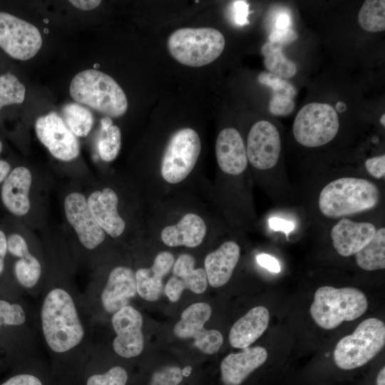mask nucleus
<instances>
[{"label": "nucleus", "mask_w": 385, "mask_h": 385, "mask_svg": "<svg viewBox=\"0 0 385 385\" xmlns=\"http://www.w3.org/2000/svg\"><path fill=\"white\" fill-rule=\"evenodd\" d=\"M41 319L48 346L57 353L67 351L83 339L84 329L71 296L56 288L44 299Z\"/></svg>", "instance_id": "f257e3e1"}, {"label": "nucleus", "mask_w": 385, "mask_h": 385, "mask_svg": "<svg viewBox=\"0 0 385 385\" xmlns=\"http://www.w3.org/2000/svg\"><path fill=\"white\" fill-rule=\"evenodd\" d=\"M379 201L380 191L374 183L364 178L343 177L322 189L318 207L324 216L339 218L371 210Z\"/></svg>", "instance_id": "f03ea898"}, {"label": "nucleus", "mask_w": 385, "mask_h": 385, "mask_svg": "<svg viewBox=\"0 0 385 385\" xmlns=\"http://www.w3.org/2000/svg\"><path fill=\"white\" fill-rule=\"evenodd\" d=\"M71 96L106 116L117 118L128 109L126 96L118 83L109 75L87 69L78 73L69 88Z\"/></svg>", "instance_id": "7ed1b4c3"}, {"label": "nucleus", "mask_w": 385, "mask_h": 385, "mask_svg": "<svg viewBox=\"0 0 385 385\" xmlns=\"http://www.w3.org/2000/svg\"><path fill=\"white\" fill-rule=\"evenodd\" d=\"M367 307L365 294L356 288L323 286L316 290L309 310L318 326L332 329L343 322L359 318Z\"/></svg>", "instance_id": "20e7f679"}, {"label": "nucleus", "mask_w": 385, "mask_h": 385, "mask_svg": "<svg viewBox=\"0 0 385 385\" xmlns=\"http://www.w3.org/2000/svg\"><path fill=\"white\" fill-rule=\"evenodd\" d=\"M225 40L222 34L213 28H182L171 34L168 48L179 63L200 67L216 60L222 53Z\"/></svg>", "instance_id": "39448f33"}, {"label": "nucleus", "mask_w": 385, "mask_h": 385, "mask_svg": "<svg viewBox=\"0 0 385 385\" xmlns=\"http://www.w3.org/2000/svg\"><path fill=\"white\" fill-rule=\"evenodd\" d=\"M384 344V323L376 318H368L351 334L338 342L334 351V360L342 369H356L375 357Z\"/></svg>", "instance_id": "423d86ee"}, {"label": "nucleus", "mask_w": 385, "mask_h": 385, "mask_svg": "<svg viewBox=\"0 0 385 385\" xmlns=\"http://www.w3.org/2000/svg\"><path fill=\"white\" fill-rule=\"evenodd\" d=\"M338 115L334 108L322 103H310L297 114L293 135L299 144L315 148L330 142L339 130Z\"/></svg>", "instance_id": "0eeeda50"}, {"label": "nucleus", "mask_w": 385, "mask_h": 385, "mask_svg": "<svg viewBox=\"0 0 385 385\" xmlns=\"http://www.w3.org/2000/svg\"><path fill=\"white\" fill-rule=\"evenodd\" d=\"M200 150V139L195 130H178L170 137L163 153L160 166L163 178L171 184L183 181L193 170Z\"/></svg>", "instance_id": "6e6552de"}, {"label": "nucleus", "mask_w": 385, "mask_h": 385, "mask_svg": "<svg viewBox=\"0 0 385 385\" xmlns=\"http://www.w3.org/2000/svg\"><path fill=\"white\" fill-rule=\"evenodd\" d=\"M41 46V33L34 25L11 14L0 12V47L8 55L26 61L36 56Z\"/></svg>", "instance_id": "1a4fd4ad"}, {"label": "nucleus", "mask_w": 385, "mask_h": 385, "mask_svg": "<svg viewBox=\"0 0 385 385\" xmlns=\"http://www.w3.org/2000/svg\"><path fill=\"white\" fill-rule=\"evenodd\" d=\"M211 307L197 302L187 307L175 324L174 334L180 339H194V345L207 354L216 353L223 343L222 334L216 329H206L204 324L210 318Z\"/></svg>", "instance_id": "9d476101"}, {"label": "nucleus", "mask_w": 385, "mask_h": 385, "mask_svg": "<svg viewBox=\"0 0 385 385\" xmlns=\"http://www.w3.org/2000/svg\"><path fill=\"white\" fill-rule=\"evenodd\" d=\"M35 131L41 143L56 159L71 161L78 156L80 145L76 136L56 113L38 118Z\"/></svg>", "instance_id": "9b49d317"}, {"label": "nucleus", "mask_w": 385, "mask_h": 385, "mask_svg": "<svg viewBox=\"0 0 385 385\" xmlns=\"http://www.w3.org/2000/svg\"><path fill=\"white\" fill-rule=\"evenodd\" d=\"M281 150L280 135L270 122L255 123L248 134L247 157L251 165L258 170H268L277 163Z\"/></svg>", "instance_id": "f8f14e48"}, {"label": "nucleus", "mask_w": 385, "mask_h": 385, "mask_svg": "<svg viewBox=\"0 0 385 385\" xmlns=\"http://www.w3.org/2000/svg\"><path fill=\"white\" fill-rule=\"evenodd\" d=\"M112 325L116 337L113 347L123 358L138 356L144 346L141 314L131 306H125L113 314Z\"/></svg>", "instance_id": "ddd939ff"}, {"label": "nucleus", "mask_w": 385, "mask_h": 385, "mask_svg": "<svg viewBox=\"0 0 385 385\" xmlns=\"http://www.w3.org/2000/svg\"><path fill=\"white\" fill-rule=\"evenodd\" d=\"M63 205L66 219L81 243L88 250L101 245L105 239V232L92 215L86 197L78 192H71L65 197Z\"/></svg>", "instance_id": "4468645a"}, {"label": "nucleus", "mask_w": 385, "mask_h": 385, "mask_svg": "<svg viewBox=\"0 0 385 385\" xmlns=\"http://www.w3.org/2000/svg\"><path fill=\"white\" fill-rule=\"evenodd\" d=\"M195 260L189 254L180 255L173 264V275L164 287V292L170 301L179 300L184 289L195 294L203 293L207 286L205 271L195 268Z\"/></svg>", "instance_id": "2eb2a0df"}, {"label": "nucleus", "mask_w": 385, "mask_h": 385, "mask_svg": "<svg viewBox=\"0 0 385 385\" xmlns=\"http://www.w3.org/2000/svg\"><path fill=\"white\" fill-rule=\"evenodd\" d=\"M376 231V227L371 222L342 218L332 228L330 237L338 254L349 257L364 247L372 240Z\"/></svg>", "instance_id": "dca6fc26"}, {"label": "nucleus", "mask_w": 385, "mask_h": 385, "mask_svg": "<svg viewBox=\"0 0 385 385\" xmlns=\"http://www.w3.org/2000/svg\"><path fill=\"white\" fill-rule=\"evenodd\" d=\"M88 205L101 229L113 237L122 235L125 222L118 211V197L109 188L92 192L87 199Z\"/></svg>", "instance_id": "f3484780"}, {"label": "nucleus", "mask_w": 385, "mask_h": 385, "mask_svg": "<svg viewBox=\"0 0 385 385\" xmlns=\"http://www.w3.org/2000/svg\"><path fill=\"white\" fill-rule=\"evenodd\" d=\"M215 154L220 168L227 174L237 175L247 168L248 160L243 140L233 128L220 131L216 140Z\"/></svg>", "instance_id": "a211bd4d"}, {"label": "nucleus", "mask_w": 385, "mask_h": 385, "mask_svg": "<svg viewBox=\"0 0 385 385\" xmlns=\"http://www.w3.org/2000/svg\"><path fill=\"white\" fill-rule=\"evenodd\" d=\"M135 273L126 267H115L110 273L106 287L101 294L104 309L114 314L128 306L130 299L136 295Z\"/></svg>", "instance_id": "6ab92c4d"}, {"label": "nucleus", "mask_w": 385, "mask_h": 385, "mask_svg": "<svg viewBox=\"0 0 385 385\" xmlns=\"http://www.w3.org/2000/svg\"><path fill=\"white\" fill-rule=\"evenodd\" d=\"M267 359V351L262 346L247 347L241 352L230 354L220 365L221 378L225 385H240Z\"/></svg>", "instance_id": "aec40b11"}, {"label": "nucleus", "mask_w": 385, "mask_h": 385, "mask_svg": "<svg viewBox=\"0 0 385 385\" xmlns=\"http://www.w3.org/2000/svg\"><path fill=\"white\" fill-rule=\"evenodd\" d=\"M31 183L30 170L23 166L14 168L4 180L1 198L4 205L12 214L23 216L29 211V194Z\"/></svg>", "instance_id": "412c9836"}, {"label": "nucleus", "mask_w": 385, "mask_h": 385, "mask_svg": "<svg viewBox=\"0 0 385 385\" xmlns=\"http://www.w3.org/2000/svg\"><path fill=\"white\" fill-rule=\"evenodd\" d=\"M240 255V246L234 241H227L206 256L204 270L210 286L220 287L228 282Z\"/></svg>", "instance_id": "4be33fe9"}, {"label": "nucleus", "mask_w": 385, "mask_h": 385, "mask_svg": "<svg viewBox=\"0 0 385 385\" xmlns=\"http://www.w3.org/2000/svg\"><path fill=\"white\" fill-rule=\"evenodd\" d=\"M175 262L170 252L158 253L150 268H140L135 274L137 293L144 299L154 302L163 292V279L170 272Z\"/></svg>", "instance_id": "5701e85b"}, {"label": "nucleus", "mask_w": 385, "mask_h": 385, "mask_svg": "<svg viewBox=\"0 0 385 385\" xmlns=\"http://www.w3.org/2000/svg\"><path fill=\"white\" fill-rule=\"evenodd\" d=\"M269 321L270 314L266 307H253L232 327L229 334L231 346L240 349L249 347L262 335Z\"/></svg>", "instance_id": "b1692460"}, {"label": "nucleus", "mask_w": 385, "mask_h": 385, "mask_svg": "<svg viewBox=\"0 0 385 385\" xmlns=\"http://www.w3.org/2000/svg\"><path fill=\"white\" fill-rule=\"evenodd\" d=\"M206 234V225L201 217L194 213L185 215L174 225L164 227L160 237L169 247L184 245L195 247L201 244Z\"/></svg>", "instance_id": "393cba45"}, {"label": "nucleus", "mask_w": 385, "mask_h": 385, "mask_svg": "<svg viewBox=\"0 0 385 385\" xmlns=\"http://www.w3.org/2000/svg\"><path fill=\"white\" fill-rule=\"evenodd\" d=\"M357 265L362 270L374 271L385 268V228L376 230L372 240L355 254Z\"/></svg>", "instance_id": "a878e982"}, {"label": "nucleus", "mask_w": 385, "mask_h": 385, "mask_svg": "<svg viewBox=\"0 0 385 385\" xmlns=\"http://www.w3.org/2000/svg\"><path fill=\"white\" fill-rule=\"evenodd\" d=\"M261 52L265 57L264 64L270 73L282 78L296 74V64L284 55L282 46L268 41L262 46Z\"/></svg>", "instance_id": "bb28decb"}, {"label": "nucleus", "mask_w": 385, "mask_h": 385, "mask_svg": "<svg viewBox=\"0 0 385 385\" xmlns=\"http://www.w3.org/2000/svg\"><path fill=\"white\" fill-rule=\"evenodd\" d=\"M63 120L70 130L78 137H86L90 133L93 117L91 112L78 103H69L62 108Z\"/></svg>", "instance_id": "cd10ccee"}, {"label": "nucleus", "mask_w": 385, "mask_h": 385, "mask_svg": "<svg viewBox=\"0 0 385 385\" xmlns=\"http://www.w3.org/2000/svg\"><path fill=\"white\" fill-rule=\"evenodd\" d=\"M102 136L98 143V151L102 160L111 162L118 155L121 146L120 128L113 125L110 117L106 116L101 120Z\"/></svg>", "instance_id": "c85d7f7f"}, {"label": "nucleus", "mask_w": 385, "mask_h": 385, "mask_svg": "<svg viewBox=\"0 0 385 385\" xmlns=\"http://www.w3.org/2000/svg\"><path fill=\"white\" fill-rule=\"evenodd\" d=\"M360 26L369 32H379L385 29V1L366 0L358 14Z\"/></svg>", "instance_id": "c756f323"}, {"label": "nucleus", "mask_w": 385, "mask_h": 385, "mask_svg": "<svg viewBox=\"0 0 385 385\" xmlns=\"http://www.w3.org/2000/svg\"><path fill=\"white\" fill-rule=\"evenodd\" d=\"M14 273L22 286L31 288L36 284L40 278L41 265L37 258L29 253L16 262Z\"/></svg>", "instance_id": "7c9ffc66"}, {"label": "nucleus", "mask_w": 385, "mask_h": 385, "mask_svg": "<svg viewBox=\"0 0 385 385\" xmlns=\"http://www.w3.org/2000/svg\"><path fill=\"white\" fill-rule=\"evenodd\" d=\"M26 88L16 76L6 73L0 76V109L7 105L21 103Z\"/></svg>", "instance_id": "2f4dec72"}, {"label": "nucleus", "mask_w": 385, "mask_h": 385, "mask_svg": "<svg viewBox=\"0 0 385 385\" xmlns=\"http://www.w3.org/2000/svg\"><path fill=\"white\" fill-rule=\"evenodd\" d=\"M260 83L271 88L273 94L287 96L293 98L296 94V88L289 82L270 72H262L257 76Z\"/></svg>", "instance_id": "473e14b6"}, {"label": "nucleus", "mask_w": 385, "mask_h": 385, "mask_svg": "<svg viewBox=\"0 0 385 385\" xmlns=\"http://www.w3.org/2000/svg\"><path fill=\"white\" fill-rule=\"evenodd\" d=\"M128 379L126 371L120 366H113L102 374L90 376L86 385H125Z\"/></svg>", "instance_id": "72a5a7b5"}, {"label": "nucleus", "mask_w": 385, "mask_h": 385, "mask_svg": "<svg viewBox=\"0 0 385 385\" xmlns=\"http://www.w3.org/2000/svg\"><path fill=\"white\" fill-rule=\"evenodd\" d=\"M25 321L26 314L21 305L0 300V327L4 324L18 326Z\"/></svg>", "instance_id": "f704fd0d"}, {"label": "nucleus", "mask_w": 385, "mask_h": 385, "mask_svg": "<svg viewBox=\"0 0 385 385\" xmlns=\"http://www.w3.org/2000/svg\"><path fill=\"white\" fill-rule=\"evenodd\" d=\"M183 377L182 370L179 367L166 366L153 374L150 385H178Z\"/></svg>", "instance_id": "c9c22d12"}, {"label": "nucleus", "mask_w": 385, "mask_h": 385, "mask_svg": "<svg viewBox=\"0 0 385 385\" xmlns=\"http://www.w3.org/2000/svg\"><path fill=\"white\" fill-rule=\"evenodd\" d=\"M295 103L293 98L273 94L269 103V110L275 115H287L293 112Z\"/></svg>", "instance_id": "e433bc0d"}, {"label": "nucleus", "mask_w": 385, "mask_h": 385, "mask_svg": "<svg viewBox=\"0 0 385 385\" xmlns=\"http://www.w3.org/2000/svg\"><path fill=\"white\" fill-rule=\"evenodd\" d=\"M7 250L13 255L21 258L29 254L28 245L19 234H11L7 239Z\"/></svg>", "instance_id": "4c0bfd02"}, {"label": "nucleus", "mask_w": 385, "mask_h": 385, "mask_svg": "<svg viewBox=\"0 0 385 385\" xmlns=\"http://www.w3.org/2000/svg\"><path fill=\"white\" fill-rule=\"evenodd\" d=\"M364 165L367 172L374 178L381 179L385 175V155L367 159Z\"/></svg>", "instance_id": "58836bf2"}, {"label": "nucleus", "mask_w": 385, "mask_h": 385, "mask_svg": "<svg viewBox=\"0 0 385 385\" xmlns=\"http://www.w3.org/2000/svg\"><path fill=\"white\" fill-rule=\"evenodd\" d=\"M297 38V33L291 28L279 30L274 29L269 36V42L283 46L293 42Z\"/></svg>", "instance_id": "ea45409f"}, {"label": "nucleus", "mask_w": 385, "mask_h": 385, "mask_svg": "<svg viewBox=\"0 0 385 385\" xmlns=\"http://www.w3.org/2000/svg\"><path fill=\"white\" fill-rule=\"evenodd\" d=\"M234 19L237 24L243 26L248 24L249 4L245 1L233 2Z\"/></svg>", "instance_id": "a19ab883"}, {"label": "nucleus", "mask_w": 385, "mask_h": 385, "mask_svg": "<svg viewBox=\"0 0 385 385\" xmlns=\"http://www.w3.org/2000/svg\"><path fill=\"white\" fill-rule=\"evenodd\" d=\"M1 385H42V384L35 376L19 374L10 378Z\"/></svg>", "instance_id": "79ce46f5"}, {"label": "nucleus", "mask_w": 385, "mask_h": 385, "mask_svg": "<svg viewBox=\"0 0 385 385\" xmlns=\"http://www.w3.org/2000/svg\"><path fill=\"white\" fill-rule=\"evenodd\" d=\"M257 263L272 272H279L281 270L279 263L274 257L262 253L256 257Z\"/></svg>", "instance_id": "37998d69"}, {"label": "nucleus", "mask_w": 385, "mask_h": 385, "mask_svg": "<svg viewBox=\"0 0 385 385\" xmlns=\"http://www.w3.org/2000/svg\"><path fill=\"white\" fill-rule=\"evenodd\" d=\"M269 225L274 230H281L286 232L292 231L294 227L293 222L279 217L270 218Z\"/></svg>", "instance_id": "c03bdc74"}, {"label": "nucleus", "mask_w": 385, "mask_h": 385, "mask_svg": "<svg viewBox=\"0 0 385 385\" xmlns=\"http://www.w3.org/2000/svg\"><path fill=\"white\" fill-rule=\"evenodd\" d=\"M292 19L290 14L283 11L278 14L274 23V29H285L290 28Z\"/></svg>", "instance_id": "a18cd8bd"}, {"label": "nucleus", "mask_w": 385, "mask_h": 385, "mask_svg": "<svg viewBox=\"0 0 385 385\" xmlns=\"http://www.w3.org/2000/svg\"><path fill=\"white\" fill-rule=\"evenodd\" d=\"M69 2L76 8L83 10L89 11L94 9L100 5L101 1L99 0H71Z\"/></svg>", "instance_id": "49530a36"}, {"label": "nucleus", "mask_w": 385, "mask_h": 385, "mask_svg": "<svg viewBox=\"0 0 385 385\" xmlns=\"http://www.w3.org/2000/svg\"><path fill=\"white\" fill-rule=\"evenodd\" d=\"M11 166L5 160H0V183L4 181L9 174Z\"/></svg>", "instance_id": "de8ad7c7"}, {"label": "nucleus", "mask_w": 385, "mask_h": 385, "mask_svg": "<svg viewBox=\"0 0 385 385\" xmlns=\"http://www.w3.org/2000/svg\"><path fill=\"white\" fill-rule=\"evenodd\" d=\"M7 252V238L4 232L0 230V256L4 259Z\"/></svg>", "instance_id": "09e8293b"}, {"label": "nucleus", "mask_w": 385, "mask_h": 385, "mask_svg": "<svg viewBox=\"0 0 385 385\" xmlns=\"http://www.w3.org/2000/svg\"><path fill=\"white\" fill-rule=\"evenodd\" d=\"M385 367L384 366L376 376V385H385Z\"/></svg>", "instance_id": "8fccbe9b"}, {"label": "nucleus", "mask_w": 385, "mask_h": 385, "mask_svg": "<svg viewBox=\"0 0 385 385\" xmlns=\"http://www.w3.org/2000/svg\"><path fill=\"white\" fill-rule=\"evenodd\" d=\"M336 108L337 111L340 113L344 112L346 109V105L344 103L339 101L336 104Z\"/></svg>", "instance_id": "3c124183"}, {"label": "nucleus", "mask_w": 385, "mask_h": 385, "mask_svg": "<svg viewBox=\"0 0 385 385\" xmlns=\"http://www.w3.org/2000/svg\"><path fill=\"white\" fill-rule=\"evenodd\" d=\"M191 369H192L190 366H187L183 369H181L183 376H188L190 374Z\"/></svg>", "instance_id": "603ef678"}, {"label": "nucleus", "mask_w": 385, "mask_h": 385, "mask_svg": "<svg viewBox=\"0 0 385 385\" xmlns=\"http://www.w3.org/2000/svg\"><path fill=\"white\" fill-rule=\"evenodd\" d=\"M4 259L0 256V274L4 270Z\"/></svg>", "instance_id": "864d4df0"}, {"label": "nucleus", "mask_w": 385, "mask_h": 385, "mask_svg": "<svg viewBox=\"0 0 385 385\" xmlns=\"http://www.w3.org/2000/svg\"><path fill=\"white\" fill-rule=\"evenodd\" d=\"M380 123L381 125H383L384 126L385 125V115L384 113L381 115V117L380 118Z\"/></svg>", "instance_id": "5fc2aeb1"}, {"label": "nucleus", "mask_w": 385, "mask_h": 385, "mask_svg": "<svg viewBox=\"0 0 385 385\" xmlns=\"http://www.w3.org/2000/svg\"><path fill=\"white\" fill-rule=\"evenodd\" d=\"M1 150H2V143L0 140V153H1Z\"/></svg>", "instance_id": "6e6d98bb"}]
</instances>
